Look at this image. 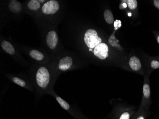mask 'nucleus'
Here are the masks:
<instances>
[{
  "instance_id": "ddd939ff",
  "label": "nucleus",
  "mask_w": 159,
  "mask_h": 119,
  "mask_svg": "<svg viewBox=\"0 0 159 119\" xmlns=\"http://www.w3.org/2000/svg\"><path fill=\"white\" fill-rule=\"evenodd\" d=\"M2 49L8 54L12 55L15 53V50L12 44L7 41H3L1 43Z\"/></svg>"
},
{
  "instance_id": "a878e982",
  "label": "nucleus",
  "mask_w": 159,
  "mask_h": 119,
  "mask_svg": "<svg viewBox=\"0 0 159 119\" xmlns=\"http://www.w3.org/2000/svg\"><path fill=\"white\" fill-rule=\"evenodd\" d=\"M89 51H92V49H89Z\"/></svg>"
},
{
  "instance_id": "b1692460",
  "label": "nucleus",
  "mask_w": 159,
  "mask_h": 119,
  "mask_svg": "<svg viewBox=\"0 0 159 119\" xmlns=\"http://www.w3.org/2000/svg\"><path fill=\"white\" fill-rule=\"evenodd\" d=\"M39 2H44V0H43V1H41V0H40V1H39Z\"/></svg>"
},
{
  "instance_id": "9b49d317",
  "label": "nucleus",
  "mask_w": 159,
  "mask_h": 119,
  "mask_svg": "<svg viewBox=\"0 0 159 119\" xmlns=\"http://www.w3.org/2000/svg\"><path fill=\"white\" fill-rule=\"evenodd\" d=\"M9 9L14 13H19L21 11L22 7L19 2L16 0H11L8 4Z\"/></svg>"
},
{
  "instance_id": "a211bd4d",
  "label": "nucleus",
  "mask_w": 159,
  "mask_h": 119,
  "mask_svg": "<svg viewBox=\"0 0 159 119\" xmlns=\"http://www.w3.org/2000/svg\"><path fill=\"white\" fill-rule=\"evenodd\" d=\"M149 67L152 70L159 69V59H153L151 60Z\"/></svg>"
},
{
  "instance_id": "4468645a",
  "label": "nucleus",
  "mask_w": 159,
  "mask_h": 119,
  "mask_svg": "<svg viewBox=\"0 0 159 119\" xmlns=\"http://www.w3.org/2000/svg\"><path fill=\"white\" fill-rule=\"evenodd\" d=\"M104 19L106 23L108 24H112L114 21V17L112 12L110 10H106L104 11Z\"/></svg>"
},
{
  "instance_id": "5701e85b",
  "label": "nucleus",
  "mask_w": 159,
  "mask_h": 119,
  "mask_svg": "<svg viewBox=\"0 0 159 119\" xmlns=\"http://www.w3.org/2000/svg\"><path fill=\"white\" fill-rule=\"evenodd\" d=\"M123 6H124V7H125V8H126V4H125V3H124L123 4Z\"/></svg>"
},
{
  "instance_id": "f8f14e48",
  "label": "nucleus",
  "mask_w": 159,
  "mask_h": 119,
  "mask_svg": "<svg viewBox=\"0 0 159 119\" xmlns=\"http://www.w3.org/2000/svg\"><path fill=\"white\" fill-rule=\"evenodd\" d=\"M149 114V111H146L140 107L131 119H146Z\"/></svg>"
},
{
  "instance_id": "dca6fc26",
  "label": "nucleus",
  "mask_w": 159,
  "mask_h": 119,
  "mask_svg": "<svg viewBox=\"0 0 159 119\" xmlns=\"http://www.w3.org/2000/svg\"><path fill=\"white\" fill-rule=\"evenodd\" d=\"M28 7L32 11H36L39 9L41 7L40 2L37 0H31L28 3Z\"/></svg>"
},
{
  "instance_id": "7ed1b4c3",
  "label": "nucleus",
  "mask_w": 159,
  "mask_h": 119,
  "mask_svg": "<svg viewBox=\"0 0 159 119\" xmlns=\"http://www.w3.org/2000/svg\"><path fill=\"white\" fill-rule=\"evenodd\" d=\"M56 100L59 104L60 105L70 113L71 116L75 119H91L85 115L83 114L82 112L75 109L71 108L69 104L65 100L61 98L60 97L56 96Z\"/></svg>"
},
{
  "instance_id": "423d86ee",
  "label": "nucleus",
  "mask_w": 159,
  "mask_h": 119,
  "mask_svg": "<svg viewBox=\"0 0 159 119\" xmlns=\"http://www.w3.org/2000/svg\"><path fill=\"white\" fill-rule=\"evenodd\" d=\"M60 6L58 2L51 0L46 2L42 7V11L45 14H53L59 9Z\"/></svg>"
},
{
  "instance_id": "1a4fd4ad",
  "label": "nucleus",
  "mask_w": 159,
  "mask_h": 119,
  "mask_svg": "<svg viewBox=\"0 0 159 119\" xmlns=\"http://www.w3.org/2000/svg\"><path fill=\"white\" fill-rule=\"evenodd\" d=\"M73 59L69 56H66L61 59L58 64V69L62 71L69 70L73 65Z\"/></svg>"
},
{
  "instance_id": "0eeeda50",
  "label": "nucleus",
  "mask_w": 159,
  "mask_h": 119,
  "mask_svg": "<svg viewBox=\"0 0 159 119\" xmlns=\"http://www.w3.org/2000/svg\"><path fill=\"white\" fill-rule=\"evenodd\" d=\"M108 45L105 43H101L94 49V54L101 60H104L108 56Z\"/></svg>"
},
{
  "instance_id": "6ab92c4d",
  "label": "nucleus",
  "mask_w": 159,
  "mask_h": 119,
  "mask_svg": "<svg viewBox=\"0 0 159 119\" xmlns=\"http://www.w3.org/2000/svg\"><path fill=\"white\" fill-rule=\"evenodd\" d=\"M127 5L130 9L134 10L137 7V1L136 0H128L127 1Z\"/></svg>"
},
{
  "instance_id": "393cba45",
  "label": "nucleus",
  "mask_w": 159,
  "mask_h": 119,
  "mask_svg": "<svg viewBox=\"0 0 159 119\" xmlns=\"http://www.w3.org/2000/svg\"><path fill=\"white\" fill-rule=\"evenodd\" d=\"M128 16H132V14H131V13H129Z\"/></svg>"
},
{
  "instance_id": "f257e3e1",
  "label": "nucleus",
  "mask_w": 159,
  "mask_h": 119,
  "mask_svg": "<svg viewBox=\"0 0 159 119\" xmlns=\"http://www.w3.org/2000/svg\"><path fill=\"white\" fill-rule=\"evenodd\" d=\"M35 78L37 86L42 90H46L51 82V76L49 70L44 66H42L37 70Z\"/></svg>"
},
{
  "instance_id": "f3484780",
  "label": "nucleus",
  "mask_w": 159,
  "mask_h": 119,
  "mask_svg": "<svg viewBox=\"0 0 159 119\" xmlns=\"http://www.w3.org/2000/svg\"><path fill=\"white\" fill-rule=\"evenodd\" d=\"M12 81L14 84H16L22 87H26L27 86V83L25 80L22 78L14 76L12 78Z\"/></svg>"
},
{
  "instance_id": "412c9836",
  "label": "nucleus",
  "mask_w": 159,
  "mask_h": 119,
  "mask_svg": "<svg viewBox=\"0 0 159 119\" xmlns=\"http://www.w3.org/2000/svg\"><path fill=\"white\" fill-rule=\"evenodd\" d=\"M153 2L154 6L159 10V0H154Z\"/></svg>"
},
{
  "instance_id": "f03ea898",
  "label": "nucleus",
  "mask_w": 159,
  "mask_h": 119,
  "mask_svg": "<svg viewBox=\"0 0 159 119\" xmlns=\"http://www.w3.org/2000/svg\"><path fill=\"white\" fill-rule=\"evenodd\" d=\"M86 45L90 49H93L102 43V39L98 36L97 32L93 29L88 30L84 37Z\"/></svg>"
},
{
  "instance_id": "aec40b11",
  "label": "nucleus",
  "mask_w": 159,
  "mask_h": 119,
  "mask_svg": "<svg viewBox=\"0 0 159 119\" xmlns=\"http://www.w3.org/2000/svg\"><path fill=\"white\" fill-rule=\"evenodd\" d=\"M121 21L120 20H116L115 21H114V26L115 27V30L118 29L119 28L121 27Z\"/></svg>"
},
{
  "instance_id": "2eb2a0df",
  "label": "nucleus",
  "mask_w": 159,
  "mask_h": 119,
  "mask_svg": "<svg viewBox=\"0 0 159 119\" xmlns=\"http://www.w3.org/2000/svg\"><path fill=\"white\" fill-rule=\"evenodd\" d=\"M30 55L32 58L38 61L42 60L44 57L43 53H41L39 51L35 50H32L30 52Z\"/></svg>"
},
{
  "instance_id": "4be33fe9",
  "label": "nucleus",
  "mask_w": 159,
  "mask_h": 119,
  "mask_svg": "<svg viewBox=\"0 0 159 119\" xmlns=\"http://www.w3.org/2000/svg\"><path fill=\"white\" fill-rule=\"evenodd\" d=\"M157 41L159 44V34L157 36Z\"/></svg>"
},
{
  "instance_id": "9d476101",
  "label": "nucleus",
  "mask_w": 159,
  "mask_h": 119,
  "mask_svg": "<svg viewBox=\"0 0 159 119\" xmlns=\"http://www.w3.org/2000/svg\"><path fill=\"white\" fill-rule=\"evenodd\" d=\"M129 66L130 68L135 71H141L142 68V63L140 59L136 56H133L129 60Z\"/></svg>"
},
{
  "instance_id": "39448f33",
  "label": "nucleus",
  "mask_w": 159,
  "mask_h": 119,
  "mask_svg": "<svg viewBox=\"0 0 159 119\" xmlns=\"http://www.w3.org/2000/svg\"><path fill=\"white\" fill-rule=\"evenodd\" d=\"M143 85V100L140 107L149 111L151 104V89L149 85L148 76L146 77Z\"/></svg>"
},
{
  "instance_id": "6e6552de",
  "label": "nucleus",
  "mask_w": 159,
  "mask_h": 119,
  "mask_svg": "<svg viewBox=\"0 0 159 119\" xmlns=\"http://www.w3.org/2000/svg\"><path fill=\"white\" fill-rule=\"evenodd\" d=\"M58 41V37L56 32L54 31H50L46 37V43L47 46L51 49H53L56 47Z\"/></svg>"
},
{
  "instance_id": "20e7f679",
  "label": "nucleus",
  "mask_w": 159,
  "mask_h": 119,
  "mask_svg": "<svg viewBox=\"0 0 159 119\" xmlns=\"http://www.w3.org/2000/svg\"><path fill=\"white\" fill-rule=\"evenodd\" d=\"M136 112L134 108L118 107L113 111L111 116L113 119H131Z\"/></svg>"
}]
</instances>
